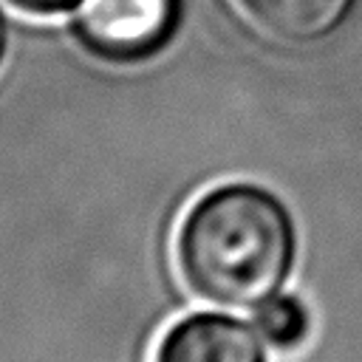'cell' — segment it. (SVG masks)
<instances>
[{"mask_svg":"<svg viewBox=\"0 0 362 362\" xmlns=\"http://www.w3.org/2000/svg\"><path fill=\"white\" fill-rule=\"evenodd\" d=\"M255 325H257L260 337L266 339V345L288 354V351H297L300 345H305V339L311 334V314L300 297L274 294L272 300L257 305Z\"/></svg>","mask_w":362,"mask_h":362,"instance_id":"5","label":"cell"},{"mask_svg":"<svg viewBox=\"0 0 362 362\" xmlns=\"http://www.w3.org/2000/svg\"><path fill=\"white\" fill-rule=\"evenodd\" d=\"M297 223L272 189L229 181L201 192L175 232V263L184 286L223 308H257L297 263Z\"/></svg>","mask_w":362,"mask_h":362,"instance_id":"1","label":"cell"},{"mask_svg":"<svg viewBox=\"0 0 362 362\" xmlns=\"http://www.w3.org/2000/svg\"><path fill=\"white\" fill-rule=\"evenodd\" d=\"M11 3L14 8L25 11V14H37V17H45V14H62V11H71L79 0H6Z\"/></svg>","mask_w":362,"mask_h":362,"instance_id":"6","label":"cell"},{"mask_svg":"<svg viewBox=\"0 0 362 362\" xmlns=\"http://www.w3.org/2000/svg\"><path fill=\"white\" fill-rule=\"evenodd\" d=\"M181 25V0H79L71 31L96 59L136 65L161 54Z\"/></svg>","mask_w":362,"mask_h":362,"instance_id":"2","label":"cell"},{"mask_svg":"<svg viewBox=\"0 0 362 362\" xmlns=\"http://www.w3.org/2000/svg\"><path fill=\"white\" fill-rule=\"evenodd\" d=\"M6 51H8V28H6V20H3V11H0V68H3V59H6Z\"/></svg>","mask_w":362,"mask_h":362,"instance_id":"7","label":"cell"},{"mask_svg":"<svg viewBox=\"0 0 362 362\" xmlns=\"http://www.w3.org/2000/svg\"><path fill=\"white\" fill-rule=\"evenodd\" d=\"M238 8L269 37L308 45L331 37L356 0H235Z\"/></svg>","mask_w":362,"mask_h":362,"instance_id":"4","label":"cell"},{"mask_svg":"<svg viewBox=\"0 0 362 362\" xmlns=\"http://www.w3.org/2000/svg\"><path fill=\"white\" fill-rule=\"evenodd\" d=\"M257 328L221 311L175 320L156 342L153 362H269Z\"/></svg>","mask_w":362,"mask_h":362,"instance_id":"3","label":"cell"}]
</instances>
